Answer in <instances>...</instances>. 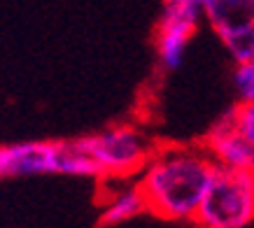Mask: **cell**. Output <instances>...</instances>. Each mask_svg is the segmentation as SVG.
Listing matches in <instances>:
<instances>
[{"mask_svg": "<svg viewBox=\"0 0 254 228\" xmlns=\"http://www.w3.org/2000/svg\"><path fill=\"white\" fill-rule=\"evenodd\" d=\"M231 82L238 103H254V56L245 63H236Z\"/></svg>", "mask_w": 254, "mask_h": 228, "instance_id": "cell-10", "label": "cell"}, {"mask_svg": "<svg viewBox=\"0 0 254 228\" xmlns=\"http://www.w3.org/2000/svg\"><path fill=\"white\" fill-rule=\"evenodd\" d=\"M112 189L100 205V226L117 228L126 221L147 214V200L138 186V179H105Z\"/></svg>", "mask_w": 254, "mask_h": 228, "instance_id": "cell-7", "label": "cell"}, {"mask_svg": "<svg viewBox=\"0 0 254 228\" xmlns=\"http://www.w3.org/2000/svg\"><path fill=\"white\" fill-rule=\"evenodd\" d=\"M233 110H236L238 128L254 142V103H238V105H233Z\"/></svg>", "mask_w": 254, "mask_h": 228, "instance_id": "cell-11", "label": "cell"}, {"mask_svg": "<svg viewBox=\"0 0 254 228\" xmlns=\"http://www.w3.org/2000/svg\"><path fill=\"white\" fill-rule=\"evenodd\" d=\"M222 47L229 52L233 63H245L254 56V23H247L243 28L226 33L222 38H217Z\"/></svg>", "mask_w": 254, "mask_h": 228, "instance_id": "cell-9", "label": "cell"}, {"mask_svg": "<svg viewBox=\"0 0 254 228\" xmlns=\"http://www.w3.org/2000/svg\"><path fill=\"white\" fill-rule=\"evenodd\" d=\"M82 152L91 159L100 179H135L154 145L131 123H115L77 137Z\"/></svg>", "mask_w": 254, "mask_h": 228, "instance_id": "cell-3", "label": "cell"}, {"mask_svg": "<svg viewBox=\"0 0 254 228\" xmlns=\"http://www.w3.org/2000/svg\"><path fill=\"white\" fill-rule=\"evenodd\" d=\"M215 168L217 163L203 145L154 147L135 177L147 200V212L173 224H191Z\"/></svg>", "mask_w": 254, "mask_h": 228, "instance_id": "cell-1", "label": "cell"}, {"mask_svg": "<svg viewBox=\"0 0 254 228\" xmlns=\"http://www.w3.org/2000/svg\"><path fill=\"white\" fill-rule=\"evenodd\" d=\"M203 19V0H163L154 31L156 63L163 72L182 68L191 38Z\"/></svg>", "mask_w": 254, "mask_h": 228, "instance_id": "cell-5", "label": "cell"}, {"mask_svg": "<svg viewBox=\"0 0 254 228\" xmlns=\"http://www.w3.org/2000/svg\"><path fill=\"white\" fill-rule=\"evenodd\" d=\"M75 177L100 179L77 137L70 140H21L0 145V179Z\"/></svg>", "mask_w": 254, "mask_h": 228, "instance_id": "cell-2", "label": "cell"}, {"mask_svg": "<svg viewBox=\"0 0 254 228\" xmlns=\"http://www.w3.org/2000/svg\"><path fill=\"white\" fill-rule=\"evenodd\" d=\"M203 19L217 38L254 23V0H203Z\"/></svg>", "mask_w": 254, "mask_h": 228, "instance_id": "cell-8", "label": "cell"}, {"mask_svg": "<svg viewBox=\"0 0 254 228\" xmlns=\"http://www.w3.org/2000/svg\"><path fill=\"white\" fill-rule=\"evenodd\" d=\"M254 224V175L231 168H215L193 228H250Z\"/></svg>", "mask_w": 254, "mask_h": 228, "instance_id": "cell-4", "label": "cell"}, {"mask_svg": "<svg viewBox=\"0 0 254 228\" xmlns=\"http://www.w3.org/2000/svg\"><path fill=\"white\" fill-rule=\"evenodd\" d=\"M200 145L205 147L217 166L254 175V142L238 128L233 107L212 121Z\"/></svg>", "mask_w": 254, "mask_h": 228, "instance_id": "cell-6", "label": "cell"}]
</instances>
